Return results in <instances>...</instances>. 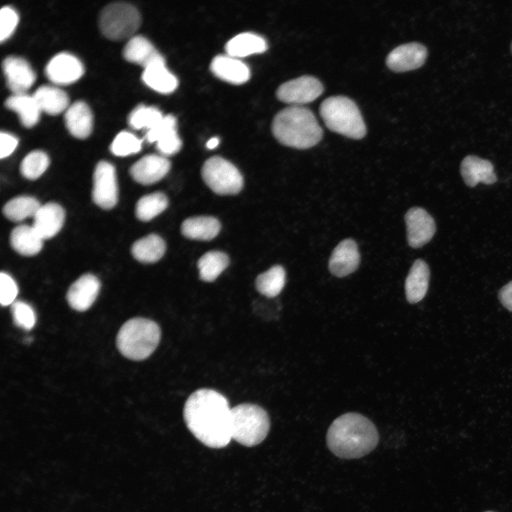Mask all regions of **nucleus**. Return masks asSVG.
<instances>
[{
	"instance_id": "1",
	"label": "nucleus",
	"mask_w": 512,
	"mask_h": 512,
	"mask_svg": "<svg viewBox=\"0 0 512 512\" xmlns=\"http://www.w3.org/2000/svg\"><path fill=\"white\" fill-rule=\"evenodd\" d=\"M183 419L188 430L210 448L227 446L231 436V408L226 398L207 388L194 391L186 400Z\"/></svg>"
},
{
	"instance_id": "2",
	"label": "nucleus",
	"mask_w": 512,
	"mask_h": 512,
	"mask_svg": "<svg viewBox=\"0 0 512 512\" xmlns=\"http://www.w3.org/2000/svg\"><path fill=\"white\" fill-rule=\"evenodd\" d=\"M379 434L375 425L356 412L343 414L331 423L326 434L330 451L342 459L361 458L377 446Z\"/></svg>"
},
{
	"instance_id": "3",
	"label": "nucleus",
	"mask_w": 512,
	"mask_h": 512,
	"mask_svg": "<svg viewBox=\"0 0 512 512\" xmlns=\"http://www.w3.org/2000/svg\"><path fill=\"white\" fill-rule=\"evenodd\" d=\"M272 130L282 144L299 149L316 145L323 137V129L314 114L302 106H290L274 117Z\"/></svg>"
},
{
	"instance_id": "4",
	"label": "nucleus",
	"mask_w": 512,
	"mask_h": 512,
	"mask_svg": "<svg viewBox=\"0 0 512 512\" xmlns=\"http://www.w3.org/2000/svg\"><path fill=\"white\" fill-rule=\"evenodd\" d=\"M161 339V329L154 321L142 317L126 321L116 339L119 351L133 361H142L151 355Z\"/></svg>"
},
{
	"instance_id": "5",
	"label": "nucleus",
	"mask_w": 512,
	"mask_h": 512,
	"mask_svg": "<svg viewBox=\"0 0 512 512\" xmlns=\"http://www.w3.org/2000/svg\"><path fill=\"white\" fill-rule=\"evenodd\" d=\"M319 112L326 126L334 132L353 139H361L366 134L361 111L348 97H327L321 103Z\"/></svg>"
},
{
	"instance_id": "6",
	"label": "nucleus",
	"mask_w": 512,
	"mask_h": 512,
	"mask_svg": "<svg viewBox=\"0 0 512 512\" xmlns=\"http://www.w3.org/2000/svg\"><path fill=\"white\" fill-rule=\"evenodd\" d=\"M270 420L260 406L242 403L231 408L232 439L245 447L262 442L268 434Z\"/></svg>"
},
{
	"instance_id": "7",
	"label": "nucleus",
	"mask_w": 512,
	"mask_h": 512,
	"mask_svg": "<svg viewBox=\"0 0 512 512\" xmlns=\"http://www.w3.org/2000/svg\"><path fill=\"white\" fill-rule=\"evenodd\" d=\"M140 23L141 16L138 10L124 2H114L106 6L99 19L102 34L112 41H122L130 37Z\"/></svg>"
},
{
	"instance_id": "8",
	"label": "nucleus",
	"mask_w": 512,
	"mask_h": 512,
	"mask_svg": "<svg viewBox=\"0 0 512 512\" xmlns=\"http://www.w3.org/2000/svg\"><path fill=\"white\" fill-rule=\"evenodd\" d=\"M206 184L219 195H235L243 187L240 171L225 159L215 156L207 159L201 169Z\"/></svg>"
},
{
	"instance_id": "9",
	"label": "nucleus",
	"mask_w": 512,
	"mask_h": 512,
	"mask_svg": "<svg viewBox=\"0 0 512 512\" xmlns=\"http://www.w3.org/2000/svg\"><path fill=\"white\" fill-rule=\"evenodd\" d=\"M324 92L322 82L314 76L302 75L282 83L277 90V98L292 106H301L318 98Z\"/></svg>"
},
{
	"instance_id": "10",
	"label": "nucleus",
	"mask_w": 512,
	"mask_h": 512,
	"mask_svg": "<svg viewBox=\"0 0 512 512\" xmlns=\"http://www.w3.org/2000/svg\"><path fill=\"white\" fill-rule=\"evenodd\" d=\"M92 197L101 208L109 210L118 201L117 174L114 166L105 161L98 162L95 168Z\"/></svg>"
},
{
	"instance_id": "11",
	"label": "nucleus",
	"mask_w": 512,
	"mask_h": 512,
	"mask_svg": "<svg viewBox=\"0 0 512 512\" xmlns=\"http://www.w3.org/2000/svg\"><path fill=\"white\" fill-rule=\"evenodd\" d=\"M408 244L419 248L430 241L436 231L433 218L423 208L414 207L405 215Z\"/></svg>"
},
{
	"instance_id": "12",
	"label": "nucleus",
	"mask_w": 512,
	"mask_h": 512,
	"mask_svg": "<svg viewBox=\"0 0 512 512\" xmlns=\"http://www.w3.org/2000/svg\"><path fill=\"white\" fill-rule=\"evenodd\" d=\"M427 56L426 47L417 42L402 44L390 52L386 65L395 73L407 72L421 67Z\"/></svg>"
},
{
	"instance_id": "13",
	"label": "nucleus",
	"mask_w": 512,
	"mask_h": 512,
	"mask_svg": "<svg viewBox=\"0 0 512 512\" xmlns=\"http://www.w3.org/2000/svg\"><path fill=\"white\" fill-rule=\"evenodd\" d=\"M146 138L150 143L156 142V148L162 156L176 154L181 148L182 142L176 130V118L168 114L146 133Z\"/></svg>"
},
{
	"instance_id": "14",
	"label": "nucleus",
	"mask_w": 512,
	"mask_h": 512,
	"mask_svg": "<svg viewBox=\"0 0 512 512\" xmlns=\"http://www.w3.org/2000/svg\"><path fill=\"white\" fill-rule=\"evenodd\" d=\"M84 68L75 56L60 53L47 64L46 73L48 79L58 85H68L78 80L83 74Z\"/></svg>"
},
{
	"instance_id": "15",
	"label": "nucleus",
	"mask_w": 512,
	"mask_h": 512,
	"mask_svg": "<svg viewBox=\"0 0 512 512\" xmlns=\"http://www.w3.org/2000/svg\"><path fill=\"white\" fill-rule=\"evenodd\" d=\"M2 70L7 86L14 95L24 94L35 82V73L28 62L21 58H6L2 62Z\"/></svg>"
},
{
	"instance_id": "16",
	"label": "nucleus",
	"mask_w": 512,
	"mask_h": 512,
	"mask_svg": "<svg viewBox=\"0 0 512 512\" xmlns=\"http://www.w3.org/2000/svg\"><path fill=\"white\" fill-rule=\"evenodd\" d=\"M171 163L162 155L149 154L141 158L130 168L132 178L142 185H151L163 178L169 171Z\"/></svg>"
},
{
	"instance_id": "17",
	"label": "nucleus",
	"mask_w": 512,
	"mask_h": 512,
	"mask_svg": "<svg viewBox=\"0 0 512 512\" xmlns=\"http://www.w3.org/2000/svg\"><path fill=\"white\" fill-rule=\"evenodd\" d=\"M100 289V282L95 275L83 274L70 287L66 295L68 303L75 311H85L95 301Z\"/></svg>"
},
{
	"instance_id": "18",
	"label": "nucleus",
	"mask_w": 512,
	"mask_h": 512,
	"mask_svg": "<svg viewBox=\"0 0 512 512\" xmlns=\"http://www.w3.org/2000/svg\"><path fill=\"white\" fill-rule=\"evenodd\" d=\"M360 263V254L356 242L352 239L340 242L333 250L329 270L337 277H343L355 272Z\"/></svg>"
},
{
	"instance_id": "19",
	"label": "nucleus",
	"mask_w": 512,
	"mask_h": 512,
	"mask_svg": "<svg viewBox=\"0 0 512 512\" xmlns=\"http://www.w3.org/2000/svg\"><path fill=\"white\" fill-rule=\"evenodd\" d=\"M65 218L63 208L49 202L40 207L33 217V227L43 240L54 237L61 230Z\"/></svg>"
},
{
	"instance_id": "20",
	"label": "nucleus",
	"mask_w": 512,
	"mask_h": 512,
	"mask_svg": "<svg viewBox=\"0 0 512 512\" xmlns=\"http://www.w3.org/2000/svg\"><path fill=\"white\" fill-rule=\"evenodd\" d=\"M460 173L469 187H474L479 183L491 185L497 181L493 164L474 155H468L464 158Z\"/></svg>"
},
{
	"instance_id": "21",
	"label": "nucleus",
	"mask_w": 512,
	"mask_h": 512,
	"mask_svg": "<svg viewBox=\"0 0 512 512\" xmlns=\"http://www.w3.org/2000/svg\"><path fill=\"white\" fill-rule=\"evenodd\" d=\"M210 70L218 78L236 85L245 83L250 77L248 66L228 55L215 56L211 61Z\"/></svg>"
},
{
	"instance_id": "22",
	"label": "nucleus",
	"mask_w": 512,
	"mask_h": 512,
	"mask_svg": "<svg viewBox=\"0 0 512 512\" xmlns=\"http://www.w3.org/2000/svg\"><path fill=\"white\" fill-rule=\"evenodd\" d=\"M124 58L143 66L144 68L158 63H165L163 56L153 44L146 38L137 36L132 37L123 50Z\"/></svg>"
},
{
	"instance_id": "23",
	"label": "nucleus",
	"mask_w": 512,
	"mask_h": 512,
	"mask_svg": "<svg viewBox=\"0 0 512 512\" xmlns=\"http://www.w3.org/2000/svg\"><path fill=\"white\" fill-rule=\"evenodd\" d=\"M92 114L89 106L76 101L66 110L65 122L70 133L78 139H85L92 132Z\"/></svg>"
},
{
	"instance_id": "24",
	"label": "nucleus",
	"mask_w": 512,
	"mask_h": 512,
	"mask_svg": "<svg viewBox=\"0 0 512 512\" xmlns=\"http://www.w3.org/2000/svg\"><path fill=\"white\" fill-rule=\"evenodd\" d=\"M430 269L422 260H415L412 265L405 282L407 300L415 304L425 296L430 280Z\"/></svg>"
},
{
	"instance_id": "25",
	"label": "nucleus",
	"mask_w": 512,
	"mask_h": 512,
	"mask_svg": "<svg viewBox=\"0 0 512 512\" xmlns=\"http://www.w3.org/2000/svg\"><path fill=\"white\" fill-rule=\"evenodd\" d=\"M43 240L33 227L28 225L16 226L10 235L11 246L24 256L37 255L43 247Z\"/></svg>"
},
{
	"instance_id": "26",
	"label": "nucleus",
	"mask_w": 512,
	"mask_h": 512,
	"mask_svg": "<svg viewBox=\"0 0 512 512\" xmlns=\"http://www.w3.org/2000/svg\"><path fill=\"white\" fill-rule=\"evenodd\" d=\"M267 48L265 39L256 33L245 32L232 38L225 46L227 55L238 58L265 52Z\"/></svg>"
},
{
	"instance_id": "27",
	"label": "nucleus",
	"mask_w": 512,
	"mask_h": 512,
	"mask_svg": "<svg viewBox=\"0 0 512 512\" xmlns=\"http://www.w3.org/2000/svg\"><path fill=\"white\" fill-rule=\"evenodd\" d=\"M220 230L219 221L211 216H198L186 219L181 224L183 236L191 240H210Z\"/></svg>"
},
{
	"instance_id": "28",
	"label": "nucleus",
	"mask_w": 512,
	"mask_h": 512,
	"mask_svg": "<svg viewBox=\"0 0 512 512\" xmlns=\"http://www.w3.org/2000/svg\"><path fill=\"white\" fill-rule=\"evenodd\" d=\"M142 80L147 86L163 94L174 92L178 86L177 78L166 68L165 63H155L144 68Z\"/></svg>"
},
{
	"instance_id": "29",
	"label": "nucleus",
	"mask_w": 512,
	"mask_h": 512,
	"mask_svg": "<svg viewBox=\"0 0 512 512\" xmlns=\"http://www.w3.org/2000/svg\"><path fill=\"white\" fill-rule=\"evenodd\" d=\"M33 97L41 110L52 115L58 114L68 109L69 98L62 90L49 85L39 87Z\"/></svg>"
},
{
	"instance_id": "30",
	"label": "nucleus",
	"mask_w": 512,
	"mask_h": 512,
	"mask_svg": "<svg viewBox=\"0 0 512 512\" xmlns=\"http://www.w3.org/2000/svg\"><path fill=\"white\" fill-rule=\"evenodd\" d=\"M166 251V243L158 235L150 234L137 240L132 247L133 257L142 263H154Z\"/></svg>"
},
{
	"instance_id": "31",
	"label": "nucleus",
	"mask_w": 512,
	"mask_h": 512,
	"mask_svg": "<svg viewBox=\"0 0 512 512\" xmlns=\"http://www.w3.org/2000/svg\"><path fill=\"white\" fill-rule=\"evenodd\" d=\"M5 106L18 114L21 124L26 127L34 126L39 119L41 110L33 96L14 94L6 100Z\"/></svg>"
},
{
	"instance_id": "32",
	"label": "nucleus",
	"mask_w": 512,
	"mask_h": 512,
	"mask_svg": "<svg viewBox=\"0 0 512 512\" xmlns=\"http://www.w3.org/2000/svg\"><path fill=\"white\" fill-rule=\"evenodd\" d=\"M41 206L34 197L21 196L9 201L4 206L2 212L9 220L19 222L27 218L34 217Z\"/></svg>"
},
{
	"instance_id": "33",
	"label": "nucleus",
	"mask_w": 512,
	"mask_h": 512,
	"mask_svg": "<svg viewBox=\"0 0 512 512\" xmlns=\"http://www.w3.org/2000/svg\"><path fill=\"white\" fill-rule=\"evenodd\" d=\"M229 262L228 256L223 252H206L198 261L201 279L206 282H213L228 266Z\"/></svg>"
},
{
	"instance_id": "34",
	"label": "nucleus",
	"mask_w": 512,
	"mask_h": 512,
	"mask_svg": "<svg viewBox=\"0 0 512 512\" xmlns=\"http://www.w3.org/2000/svg\"><path fill=\"white\" fill-rule=\"evenodd\" d=\"M285 281L286 273L284 268L280 265H274L257 276L255 287L261 294L273 298L280 294Z\"/></svg>"
},
{
	"instance_id": "35",
	"label": "nucleus",
	"mask_w": 512,
	"mask_h": 512,
	"mask_svg": "<svg viewBox=\"0 0 512 512\" xmlns=\"http://www.w3.org/2000/svg\"><path fill=\"white\" fill-rule=\"evenodd\" d=\"M167 196L162 192H154L142 197L135 208L137 218L142 221H149L162 213L168 206Z\"/></svg>"
},
{
	"instance_id": "36",
	"label": "nucleus",
	"mask_w": 512,
	"mask_h": 512,
	"mask_svg": "<svg viewBox=\"0 0 512 512\" xmlns=\"http://www.w3.org/2000/svg\"><path fill=\"white\" fill-rule=\"evenodd\" d=\"M161 111L154 107L141 105L137 107L130 113L128 122L133 129H151L164 117Z\"/></svg>"
},
{
	"instance_id": "37",
	"label": "nucleus",
	"mask_w": 512,
	"mask_h": 512,
	"mask_svg": "<svg viewBox=\"0 0 512 512\" xmlns=\"http://www.w3.org/2000/svg\"><path fill=\"white\" fill-rule=\"evenodd\" d=\"M48 155L40 150L28 153L20 165L21 175L27 179L36 180L47 169L49 165Z\"/></svg>"
},
{
	"instance_id": "38",
	"label": "nucleus",
	"mask_w": 512,
	"mask_h": 512,
	"mask_svg": "<svg viewBox=\"0 0 512 512\" xmlns=\"http://www.w3.org/2000/svg\"><path fill=\"white\" fill-rule=\"evenodd\" d=\"M142 149V140L128 132L119 133L110 146L112 153L118 156H125L139 152Z\"/></svg>"
},
{
	"instance_id": "39",
	"label": "nucleus",
	"mask_w": 512,
	"mask_h": 512,
	"mask_svg": "<svg viewBox=\"0 0 512 512\" xmlns=\"http://www.w3.org/2000/svg\"><path fill=\"white\" fill-rule=\"evenodd\" d=\"M11 312L15 324L23 329H31L36 323V314L28 304L18 301L11 305Z\"/></svg>"
},
{
	"instance_id": "40",
	"label": "nucleus",
	"mask_w": 512,
	"mask_h": 512,
	"mask_svg": "<svg viewBox=\"0 0 512 512\" xmlns=\"http://www.w3.org/2000/svg\"><path fill=\"white\" fill-rule=\"evenodd\" d=\"M16 12L9 6H4L0 11V41L6 40L14 32L18 23Z\"/></svg>"
},
{
	"instance_id": "41",
	"label": "nucleus",
	"mask_w": 512,
	"mask_h": 512,
	"mask_svg": "<svg viewBox=\"0 0 512 512\" xmlns=\"http://www.w3.org/2000/svg\"><path fill=\"white\" fill-rule=\"evenodd\" d=\"M18 294V287L13 278L5 272L0 274V302L2 306L14 303Z\"/></svg>"
},
{
	"instance_id": "42",
	"label": "nucleus",
	"mask_w": 512,
	"mask_h": 512,
	"mask_svg": "<svg viewBox=\"0 0 512 512\" xmlns=\"http://www.w3.org/2000/svg\"><path fill=\"white\" fill-rule=\"evenodd\" d=\"M0 157L1 159L9 156L16 149L18 144V140L14 136L1 132L0 134Z\"/></svg>"
},
{
	"instance_id": "43",
	"label": "nucleus",
	"mask_w": 512,
	"mask_h": 512,
	"mask_svg": "<svg viewBox=\"0 0 512 512\" xmlns=\"http://www.w3.org/2000/svg\"><path fill=\"white\" fill-rule=\"evenodd\" d=\"M498 299L505 308L512 311V281L507 283L500 289Z\"/></svg>"
},
{
	"instance_id": "44",
	"label": "nucleus",
	"mask_w": 512,
	"mask_h": 512,
	"mask_svg": "<svg viewBox=\"0 0 512 512\" xmlns=\"http://www.w3.org/2000/svg\"><path fill=\"white\" fill-rule=\"evenodd\" d=\"M219 144V139L218 137H213L210 139L206 143V147L209 149L215 148Z\"/></svg>"
},
{
	"instance_id": "45",
	"label": "nucleus",
	"mask_w": 512,
	"mask_h": 512,
	"mask_svg": "<svg viewBox=\"0 0 512 512\" xmlns=\"http://www.w3.org/2000/svg\"><path fill=\"white\" fill-rule=\"evenodd\" d=\"M511 51H512V43H511Z\"/></svg>"
},
{
	"instance_id": "46",
	"label": "nucleus",
	"mask_w": 512,
	"mask_h": 512,
	"mask_svg": "<svg viewBox=\"0 0 512 512\" xmlns=\"http://www.w3.org/2000/svg\"><path fill=\"white\" fill-rule=\"evenodd\" d=\"M487 512H491V511H487Z\"/></svg>"
}]
</instances>
